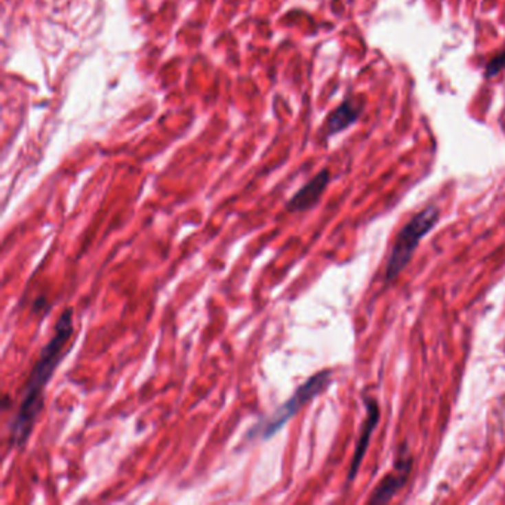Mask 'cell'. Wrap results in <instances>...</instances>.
I'll list each match as a JSON object with an SVG mask.
<instances>
[{"instance_id":"cell-4","label":"cell","mask_w":505,"mask_h":505,"mask_svg":"<svg viewBox=\"0 0 505 505\" xmlns=\"http://www.w3.org/2000/svg\"><path fill=\"white\" fill-rule=\"evenodd\" d=\"M413 467V458L409 446L406 442H403L399 449H397L396 460L393 464V469L390 473H387L381 482L376 484V488L372 491L371 497H369V504H387L390 502L396 493L406 486L409 475L412 473Z\"/></svg>"},{"instance_id":"cell-3","label":"cell","mask_w":505,"mask_h":505,"mask_svg":"<svg viewBox=\"0 0 505 505\" xmlns=\"http://www.w3.org/2000/svg\"><path fill=\"white\" fill-rule=\"evenodd\" d=\"M331 381L332 371H329V369H325V371L317 372L312 378H308L303 385L297 388V391L289 397V400L279 406L273 415L266 421L264 427L259 431V436L264 437V439H270L271 436H275L301 407L307 405L310 400H313L320 393H323L327 385L331 384Z\"/></svg>"},{"instance_id":"cell-1","label":"cell","mask_w":505,"mask_h":505,"mask_svg":"<svg viewBox=\"0 0 505 505\" xmlns=\"http://www.w3.org/2000/svg\"><path fill=\"white\" fill-rule=\"evenodd\" d=\"M73 335V310L65 308L55 325V332L41 352L37 362L34 363L30 378L25 384L23 400L19 403L17 415L11 424V444L15 448H24L32 431L39 413L42 412L45 405V388L60 366L65 356L67 344L70 343Z\"/></svg>"},{"instance_id":"cell-9","label":"cell","mask_w":505,"mask_h":505,"mask_svg":"<svg viewBox=\"0 0 505 505\" xmlns=\"http://www.w3.org/2000/svg\"><path fill=\"white\" fill-rule=\"evenodd\" d=\"M504 352H505V350H504Z\"/></svg>"},{"instance_id":"cell-7","label":"cell","mask_w":505,"mask_h":505,"mask_svg":"<svg viewBox=\"0 0 505 505\" xmlns=\"http://www.w3.org/2000/svg\"><path fill=\"white\" fill-rule=\"evenodd\" d=\"M362 114V109L356 105L353 101H344L341 105H338L336 109L331 113L326 122V132L329 135H335L347 129L348 126L354 125Z\"/></svg>"},{"instance_id":"cell-2","label":"cell","mask_w":505,"mask_h":505,"mask_svg":"<svg viewBox=\"0 0 505 505\" xmlns=\"http://www.w3.org/2000/svg\"><path fill=\"white\" fill-rule=\"evenodd\" d=\"M440 219V211L436 206H427L406 222L402 230L397 233L393 249L385 266V280L391 283L394 279L402 275V271L409 264L420 241L429 235Z\"/></svg>"},{"instance_id":"cell-6","label":"cell","mask_w":505,"mask_h":505,"mask_svg":"<svg viewBox=\"0 0 505 505\" xmlns=\"http://www.w3.org/2000/svg\"><path fill=\"white\" fill-rule=\"evenodd\" d=\"M331 181V173L327 169L320 171L316 177L310 180L305 186L301 187L290 200L286 203V211L289 212H305L314 208L322 199L323 193Z\"/></svg>"},{"instance_id":"cell-8","label":"cell","mask_w":505,"mask_h":505,"mask_svg":"<svg viewBox=\"0 0 505 505\" xmlns=\"http://www.w3.org/2000/svg\"><path fill=\"white\" fill-rule=\"evenodd\" d=\"M505 69V51L499 52L495 55L492 60L488 63L486 69H484V76L488 77H492V76H497L498 73H501V70Z\"/></svg>"},{"instance_id":"cell-5","label":"cell","mask_w":505,"mask_h":505,"mask_svg":"<svg viewBox=\"0 0 505 505\" xmlns=\"http://www.w3.org/2000/svg\"><path fill=\"white\" fill-rule=\"evenodd\" d=\"M363 402H365V406H366V420L362 425V431H361V436H358V440L356 443L353 460H352V464H350V470H348V475H347L348 483L353 482L354 477L357 475L358 469H361L365 455L369 449V443H371L372 434H374L375 429L378 427V422H380V418H381L380 403H378L376 399H374V397H365Z\"/></svg>"}]
</instances>
